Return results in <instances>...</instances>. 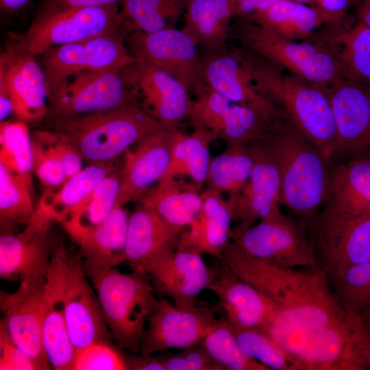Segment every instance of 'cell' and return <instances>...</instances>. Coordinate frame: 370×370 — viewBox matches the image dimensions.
<instances>
[{"instance_id":"6da1fadb","label":"cell","mask_w":370,"mask_h":370,"mask_svg":"<svg viewBox=\"0 0 370 370\" xmlns=\"http://www.w3.org/2000/svg\"><path fill=\"white\" fill-rule=\"evenodd\" d=\"M219 261L273 301L293 325L324 327L348 314L332 293L326 272L319 267L278 264L246 253L231 241Z\"/></svg>"},{"instance_id":"7a4b0ae2","label":"cell","mask_w":370,"mask_h":370,"mask_svg":"<svg viewBox=\"0 0 370 370\" xmlns=\"http://www.w3.org/2000/svg\"><path fill=\"white\" fill-rule=\"evenodd\" d=\"M260 139L280 172V205L305 230L328 201L333 162L284 112L270 123Z\"/></svg>"},{"instance_id":"3957f363","label":"cell","mask_w":370,"mask_h":370,"mask_svg":"<svg viewBox=\"0 0 370 370\" xmlns=\"http://www.w3.org/2000/svg\"><path fill=\"white\" fill-rule=\"evenodd\" d=\"M297 359L304 370L370 369V330L360 316L314 328L293 324L262 330Z\"/></svg>"},{"instance_id":"277c9868","label":"cell","mask_w":370,"mask_h":370,"mask_svg":"<svg viewBox=\"0 0 370 370\" xmlns=\"http://www.w3.org/2000/svg\"><path fill=\"white\" fill-rule=\"evenodd\" d=\"M243 52L260 89L332 162L336 130L326 90L285 73L247 48Z\"/></svg>"},{"instance_id":"5b68a950","label":"cell","mask_w":370,"mask_h":370,"mask_svg":"<svg viewBox=\"0 0 370 370\" xmlns=\"http://www.w3.org/2000/svg\"><path fill=\"white\" fill-rule=\"evenodd\" d=\"M45 118L48 130L68 141L90 164L115 160L163 126L139 103L88 114Z\"/></svg>"},{"instance_id":"8992f818","label":"cell","mask_w":370,"mask_h":370,"mask_svg":"<svg viewBox=\"0 0 370 370\" xmlns=\"http://www.w3.org/2000/svg\"><path fill=\"white\" fill-rule=\"evenodd\" d=\"M82 262L112 338L122 349L140 352L148 320L159 305L148 275L139 270L122 273L114 267Z\"/></svg>"},{"instance_id":"52a82bcc","label":"cell","mask_w":370,"mask_h":370,"mask_svg":"<svg viewBox=\"0 0 370 370\" xmlns=\"http://www.w3.org/2000/svg\"><path fill=\"white\" fill-rule=\"evenodd\" d=\"M233 36L274 66L326 90L343 78L338 51L324 33L310 40L286 38L254 21L237 17ZM230 32V33H231Z\"/></svg>"},{"instance_id":"ba28073f","label":"cell","mask_w":370,"mask_h":370,"mask_svg":"<svg viewBox=\"0 0 370 370\" xmlns=\"http://www.w3.org/2000/svg\"><path fill=\"white\" fill-rule=\"evenodd\" d=\"M136 103L134 62L123 69L79 73L49 87L47 116L88 114Z\"/></svg>"},{"instance_id":"9c48e42d","label":"cell","mask_w":370,"mask_h":370,"mask_svg":"<svg viewBox=\"0 0 370 370\" xmlns=\"http://www.w3.org/2000/svg\"><path fill=\"white\" fill-rule=\"evenodd\" d=\"M48 271L61 293L68 332L75 352L93 343L112 339L82 258L67 250L62 241H58L52 253Z\"/></svg>"},{"instance_id":"30bf717a","label":"cell","mask_w":370,"mask_h":370,"mask_svg":"<svg viewBox=\"0 0 370 370\" xmlns=\"http://www.w3.org/2000/svg\"><path fill=\"white\" fill-rule=\"evenodd\" d=\"M120 9L121 5L40 8L29 27L14 43L38 57L51 47L122 27Z\"/></svg>"},{"instance_id":"8fae6325","label":"cell","mask_w":370,"mask_h":370,"mask_svg":"<svg viewBox=\"0 0 370 370\" xmlns=\"http://www.w3.org/2000/svg\"><path fill=\"white\" fill-rule=\"evenodd\" d=\"M304 230L327 275L370 261L369 214L344 217L321 211Z\"/></svg>"},{"instance_id":"7c38bea8","label":"cell","mask_w":370,"mask_h":370,"mask_svg":"<svg viewBox=\"0 0 370 370\" xmlns=\"http://www.w3.org/2000/svg\"><path fill=\"white\" fill-rule=\"evenodd\" d=\"M122 27L77 42L51 47L38 56L48 88L79 73L119 69L134 58Z\"/></svg>"},{"instance_id":"4fadbf2b","label":"cell","mask_w":370,"mask_h":370,"mask_svg":"<svg viewBox=\"0 0 370 370\" xmlns=\"http://www.w3.org/2000/svg\"><path fill=\"white\" fill-rule=\"evenodd\" d=\"M230 236L240 249L255 257L291 267H319L306 232L281 210L249 228L232 227Z\"/></svg>"},{"instance_id":"5bb4252c","label":"cell","mask_w":370,"mask_h":370,"mask_svg":"<svg viewBox=\"0 0 370 370\" xmlns=\"http://www.w3.org/2000/svg\"><path fill=\"white\" fill-rule=\"evenodd\" d=\"M188 116L193 128L201 129L227 146L245 145L259 138L272 120L230 101L201 82Z\"/></svg>"},{"instance_id":"9a60e30c","label":"cell","mask_w":370,"mask_h":370,"mask_svg":"<svg viewBox=\"0 0 370 370\" xmlns=\"http://www.w3.org/2000/svg\"><path fill=\"white\" fill-rule=\"evenodd\" d=\"M53 219L36 208L34 216L19 233L3 232L0 236V278L19 283L45 277L59 241L52 233Z\"/></svg>"},{"instance_id":"2e32d148","label":"cell","mask_w":370,"mask_h":370,"mask_svg":"<svg viewBox=\"0 0 370 370\" xmlns=\"http://www.w3.org/2000/svg\"><path fill=\"white\" fill-rule=\"evenodd\" d=\"M326 92L336 130L332 162L370 160V86L341 78Z\"/></svg>"},{"instance_id":"e0dca14e","label":"cell","mask_w":370,"mask_h":370,"mask_svg":"<svg viewBox=\"0 0 370 370\" xmlns=\"http://www.w3.org/2000/svg\"><path fill=\"white\" fill-rule=\"evenodd\" d=\"M126 43L135 60L173 75L189 92L202 82L198 45L182 29L173 27L151 33L132 32L126 36Z\"/></svg>"},{"instance_id":"ac0fdd59","label":"cell","mask_w":370,"mask_h":370,"mask_svg":"<svg viewBox=\"0 0 370 370\" xmlns=\"http://www.w3.org/2000/svg\"><path fill=\"white\" fill-rule=\"evenodd\" d=\"M201 80L230 101L250 108L269 120L282 113L257 85L243 49L225 47L206 51L201 58Z\"/></svg>"},{"instance_id":"d6986e66","label":"cell","mask_w":370,"mask_h":370,"mask_svg":"<svg viewBox=\"0 0 370 370\" xmlns=\"http://www.w3.org/2000/svg\"><path fill=\"white\" fill-rule=\"evenodd\" d=\"M36 58L15 43L1 54L0 90L8 94L14 114L24 123L42 119L48 113L47 79Z\"/></svg>"},{"instance_id":"ffe728a7","label":"cell","mask_w":370,"mask_h":370,"mask_svg":"<svg viewBox=\"0 0 370 370\" xmlns=\"http://www.w3.org/2000/svg\"><path fill=\"white\" fill-rule=\"evenodd\" d=\"M247 145L254 158L249 179L238 194L227 199L234 227L240 230L280 211L281 179L275 160L260 138Z\"/></svg>"},{"instance_id":"44dd1931","label":"cell","mask_w":370,"mask_h":370,"mask_svg":"<svg viewBox=\"0 0 370 370\" xmlns=\"http://www.w3.org/2000/svg\"><path fill=\"white\" fill-rule=\"evenodd\" d=\"M212 310L195 306L184 309L159 296L157 310L149 317L141 342L145 355L201 343L217 323Z\"/></svg>"},{"instance_id":"7402d4cb","label":"cell","mask_w":370,"mask_h":370,"mask_svg":"<svg viewBox=\"0 0 370 370\" xmlns=\"http://www.w3.org/2000/svg\"><path fill=\"white\" fill-rule=\"evenodd\" d=\"M47 276V275H46ZM46 276L20 283L13 292L1 291V321L13 341L38 366L51 367L42 340V304Z\"/></svg>"},{"instance_id":"603a6c76","label":"cell","mask_w":370,"mask_h":370,"mask_svg":"<svg viewBox=\"0 0 370 370\" xmlns=\"http://www.w3.org/2000/svg\"><path fill=\"white\" fill-rule=\"evenodd\" d=\"M221 263L213 268L207 289L217 296L227 319L242 327L257 329L292 323L273 301Z\"/></svg>"},{"instance_id":"cb8c5ba5","label":"cell","mask_w":370,"mask_h":370,"mask_svg":"<svg viewBox=\"0 0 370 370\" xmlns=\"http://www.w3.org/2000/svg\"><path fill=\"white\" fill-rule=\"evenodd\" d=\"M201 256L176 249L151 260L143 271L159 296L169 298L180 308H191L197 306V297L208 288L213 274Z\"/></svg>"},{"instance_id":"d4e9b609","label":"cell","mask_w":370,"mask_h":370,"mask_svg":"<svg viewBox=\"0 0 370 370\" xmlns=\"http://www.w3.org/2000/svg\"><path fill=\"white\" fill-rule=\"evenodd\" d=\"M177 127L163 125L125 151L116 206L138 201L162 178L170 161Z\"/></svg>"},{"instance_id":"484cf974","label":"cell","mask_w":370,"mask_h":370,"mask_svg":"<svg viewBox=\"0 0 370 370\" xmlns=\"http://www.w3.org/2000/svg\"><path fill=\"white\" fill-rule=\"evenodd\" d=\"M140 107L164 126L179 127L188 118L189 90L168 73L134 60Z\"/></svg>"},{"instance_id":"4316f807","label":"cell","mask_w":370,"mask_h":370,"mask_svg":"<svg viewBox=\"0 0 370 370\" xmlns=\"http://www.w3.org/2000/svg\"><path fill=\"white\" fill-rule=\"evenodd\" d=\"M186 228L173 225L140 203L129 217L125 260L132 270L143 271L159 256L177 249Z\"/></svg>"},{"instance_id":"83f0119b","label":"cell","mask_w":370,"mask_h":370,"mask_svg":"<svg viewBox=\"0 0 370 370\" xmlns=\"http://www.w3.org/2000/svg\"><path fill=\"white\" fill-rule=\"evenodd\" d=\"M201 194L200 212L182 232L177 249L206 254L220 260L230 241L233 221L230 208L219 190L207 187Z\"/></svg>"},{"instance_id":"f1b7e54d","label":"cell","mask_w":370,"mask_h":370,"mask_svg":"<svg viewBox=\"0 0 370 370\" xmlns=\"http://www.w3.org/2000/svg\"><path fill=\"white\" fill-rule=\"evenodd\" d=\"M321 211L344 217L369 212L370 160L333 163L330 197Z\"/></svg>"},{"instance_id":"f546056e","label":"cell","mask_w":370,"mask_h":370,"mask_svg":"<svg viewBox=\"0 0 370 370\" xmlns=\"http://www.w3.org/2000/svg\"><path fill=\"white\" fill-rule=\"evenodd\" d=\"M343 18L324 12L314 5L281 0L247 18L286 38L310 40L317 36L314 30L321 25L337 23Z\"/></svg>"},{"instance_id":"4dcf8cb0","label":"cell","mask_w":370,"mask_h":370,"mask_svg":"<svg viewBox=\"0 0 370 370\" xmlns=\"http://www.w3.org/2000/svg\"><path fill=\"white\" fill-rule=\"evenodd\" d=\"M182 29L206 51L226 47L235 16L232 0H188Z\"/></svg>"},{"instance_id":"1f68e13d","label":"cell","mask_w":370,"mask_h":370,"mask_svg":"<svg viewBox=\"0 0 370 370\" xmlns=\"http://www.w3.org/2000/svg\"><path fill=\"white\" fill-rule=\"evenodd\" d=\"M41 332L51 367L73 370L75 350L68 332L64 304L56 280L49 271L42 298Z\"/></svg>"},{"instance_id":"d6a6232c","label":"cell","mask_w":370,"mask_h":370,"mask_svg":"<svg viewBox=\"0 0 370 370\" xmlns=\"http://www.w3.org/2000/svg\"><path fill=\"white\" fill-rule=\"evenodd\" d=\"M199 190L193 182L188 184L180 178L160 181L138 201L151 208L169 223L186 228L201 209Z\"/></svg>"},{"instance_id":"836d02e7","label":"cell","mask_w":370,"mask_h":370,"mask_svg":"<svg viewBox=\"0 0 370 370\" xmlns=\"http://www.w3.org/2000/svg\"><path fill=\"white\" fill-rule=\"evenodd\" d=\"M115 162L116 160L89 164L60 186L46 190L36 208L47 213L54 221L62 223L105 177L121 168L116 166Z\"/></svg>"},{"instance_id":"e575fe53","label":"cell","mask_w":370,"mask_h":370,"mask_svg":"<svg viewBox=\"0 0 370 370\" xmlns=\"http://www.w3.org/2000/svg\"><path fill=\"white\" fill-rule=\"evenodd\" d=\"M128 221L123 207L116 206L104 222L76 243L83 261L104 267H114L125 262Z\"/></svg>"},{"instance_id":"d590c367","label":"cell","mask_w":370,"mask_h":370,"mask_svg":"<svg viewBox=\"0 0 370 370\" xmlns=\"http://www.w3.org/2000/svg\"><path fill=\"white\" fill-rule=\"evenodd\" d=\"M214 141L207 132L193 128L190 134L175 130L170 161L160 181L188 177L200 189L206 184L211 161L210 144Z\"/></svg>"},{"instance_id":"8d00e7d4","label":"cell","mask_w":370,"mask_h":370,"mask_svg":"<svg viewBox=\"0 0 370 370\" xmlns=\"http://www.w3.org/2000/svg\"><path fill=\"white\" fill-rule=\"evenodd\" d=\"M341 21L327 25L325 33L338 51L343 78L370 84V27L357 19L346 27Z\"/></svg>"},{"instance_id":"74e56055","label":"cell","mask_w":370,"mask_h":370,"mask_svg":"<svg viewBox=\"0 0 370 370\" xmlns=\"http://www.w3.org/2000/svg\"><path fill=\"white\" fill-rule=\"evenodd\" d=\"M122 180V167L105 177L81 205L62 223L77 243L104 222L116 206Z\"/></svg>"},{"instance_id":"f35d334b","label":"cell","mask_w":370,"mask_h":370,"mask_svg":"<svg viewBox=\"0 0 370 370\" xmlns=\"http://www.w3.org/2000/svg\"><path fill=\"white\" fill-rule=\"evenodd\" d=\"M188 0H122L120 16L127 35L154 32L173 25L184 16Z\"/></svg>"},{"instance_id":"ab89813d","label":"cell","mask_w":370,"mask_h":370,"mask_svg":"<svg viewBox=\"0 0 370 370\" xmlns=\"http://www.w3.org/2000/svg\"><path fill=\"white\" fill-rule=\"evenodd\" d=\"M254 158L248 145L226 146L211 159L206 184L230 197L238 194L249 179Z\"/></svg>"},{"instance_id":"60d3db41","label":"cell","mask_w":370,"mask_h":370,"mask_svg":"<svg viewBox=\"0 0 370 370\" xmlns=\"http://www.w3.org/2000/svg\"><path fill=\"white\" fill-rule=\"evenodd\" d=\"M227 325L249 357L274 370H304L302 365L265 332L238 325L225 317Z\"/></svg>"},{"instance_id":"b9f144b4","label":"cell","mask_w":370,"mask_h":370,"mask_svg":"<svg viewBox=\"0 0 370 370\" xmlns=\"http://www.w3.org/2000/svg\"><path fill=\"white\" fill-rule=\"evenodd\" d=\"M332 293L349 314L360 316L370 310V261L328 275Z\"/></svg>"},{"instance_id":"7bdbcfd3","label":"cell","mask_w":370,"mask_h":370,"mask_svg":"<svg viewBox=\"0 0 370 370\" xmlns=\"http://www.w3.org/2000/svg\"><path fill=\"white\" fill-rule=\"evenodd\" d=\"M33 185L0 163L1 223L27 225L34 214Z\"/></svg>"},{"instance_id":"ee69618b","label":"cell","mask_w":370,"mask_h":370,"mask_svg":"<svg viewBox=\"0 0 370 370\" xmlns=\"http://www.w3.org/2000/svg\"><path fill=\"white\" fill-rule=\"evenodd\" d=\"M0 163L32 185V140L25 123L1 122Z\"/></svg>"},{"instance_id":"f6af8a7d","label":"cell","mask_w":370,"mask_h":370,"mask_svg":"<svg viewBox=\"0 0 370 370\" xmlns=\"http://www.w3.org/2000/svg\"><path fill=\"white\" fill-rule=\"evenodd\" d=\"M201 344L225 370H270L244 353L224 317L218 319Z\"/></svg>"},{"instance_id":"bcb514c9","label":"cell","mask_w":370,"mask_h":370,"mask_svg":"<svg viewBox=\"0 0 370 370\" xmlns=\"http://www.w3.org/2000/svg\"><path fill=\"white\" fill-rule=\"evenodd\" d=\"M31 140L33 173L46 190L60 186L65 182L63 166L46 130L34 132Z\"/></svg>"},{"instance_id":"7dc6e473","label":"cell","mask_w":370,"mask_h":370,"mask_svg":"<svg viewBox=\"0 0 370 370\" xmlns=\"http://www.w3.org/2000/svg\"><path fill=\"white\" fill-rule=\"evenodd\" d=\"M128 369L125 356L108 341L93 343L75 352L73 370Z\"/></svg>"},{"instance_id":"c3c4849f","label":"cell","mask_w":370,"mask_h":370,"mask_svg":"<svg viewBox=\"0 0 370 370\" xmlns=\"http://www.w3.org/2000/svg\"><path fill=\"white\" fill-rule=\"evenodd\" d=\"M0 369L40 370L37 364L13 341L2 321L0 324Z\"/></svg>"},{"instance_id":"681fc988","label":"cell","mask_w":370,"mask_h":370,"mask_svg":"<svg viewBox=\"0 0 370 370\" xmlns=\"http://www.w3.org/2000/svg\"><path fill=\"white\" fill-rule=\"evenodd\" d=\"M190 370H225L214 360L201 343L183 349L181 352Z\"/></svg>"},{"instance_id":"f907efd6","label":"cell","mask_w":370,"mask_h":370,"mask_svg":"<svg viewBox=\"0 0 370 370\" xmlns=\"http://www.w3.org/2000/svg\"><path fill=\"white\" fill-rule=\"evenodd\" d=\"M122 0H43L41 8H91L121 5Z\"/></svg>"},{"instance_id":"816d5d0a","label":"cell","mask_w":370,"mask_h":370,"mask_svg":"<svg viewBox=\"0 0 370 370\" xmlns=\"http://www.w3.org/2000/svg\"><path fill=\"white\" fill-rule=\"evenodd\" d=\"M128 369L133 370H166L164 363L160 358L151 357L140 353L138 356L126 357Z\"/></svg>"},{"instance_id":"f5cc1de1","label":"cell","mask_w":370,"mask_h":370,"mask_svg":"<svg viewBox=\"0 0 370 370\" xmlns=\"http://www.w3.org/2000/svg\"><path fill=\"white\" fill-rule=\"evenodd\" d=\"M353 0H312V5L328 14L343 18Z\"/></svg>"},{"instance_id":"db71d44e","label":"cell","mask_w":370,"mask_h":370,"mask_svg":"<svg viewBox=\"0 0 370 370\" xmlns=\"http://www.w3.org/2000/svg\"><path fill=\"white\" fill-rule=\"evenodd\" d=\"M235 16L249 18L258 12V0H232Z\"/></svg>"},{"instance_id":"11a10c76","label":"cell","mask_w":370,"mask_h":370,"mask_svg":"<svg viewBox=\"0 0 370 370\" xmlns=\"http://www.w3.org/2000/svg\"><path fill=\"white\" fill-rule=\"evenodd\" d=\"M161 359L166 370H190L188 362L181 352L169 354Z\"/></svg>"},{"instance_id":"9f6ffc18","label":"cell","mask_w":370,"mask_h":370,"mask_svg":"<svg viewBox=\"0 0 370 370\" xmlns=\"http://www.w3.org/2000/svg\"><path fill=\"white\" fill-rule=\"evenodd\" d=\"M33 0H0L1 12L13 14L27 8Z\"/></svg>"},{"instance_id":"6f0895ef","label":"cell","mask_w":370,"mask_h":370,"mask_svg":"<svg viewBox=\"0 0 370 370\" xmlns=\"http://www.w3.org/2000/svg\"><path fill=\"white\" fill-rule=\"evenodd\" d=\"M352 5L357 19L370 27V0H353Z\"/></svg>"},{"instance_id":"680465c9","label":"cell","mask_w":370,"mask_h":370,"mask_svg":"<svg viewBox=\"0 0 370 370\" xmlns=\"http://www.w3.org/2000/svg\"><path fill=\"white\" fill-rule=\"evenodd\" d=\"M12 114H14V107L12 102L6 92L0 90L1 122L5 121V119H7V117H8Z\"/></svg>"},{"instance_id":"91938a15","label":"cell","mask_w":370,"mask_h":370,"mask_svg":"<svg viewBox=\"0 0 370 370\" xmlns=\"http://www.w3.org/2000/svg\"><path fill=\"white\" fill-rule=\"evenodd\" d=\"M295 1H297V2H300V3H312V0H294Z\"/></svg>"},{"instance_id":"94428289","label":"cell","mask_w":370,"mask_h":370,"mask_svg":"<svg viewBox=\"0 0 370 370\" xmlns=\"http://www.w3.org/2000/svg\"><path fill=\"white\" fill-rule=\"evenodd\" d=\"M367 85H368V86H370V84H367Z\"/></svg>"},{"instance_id":"6125c7cd","label":"cell","mask_w":370,"mask_h":370,"mask_svg":"<svg viewBox=\"0 0 370 370\" xmlns=\"http://www.w3.org/2000/svg\"><path fill=\"white\" fill-rule=\"evenodd\" d=\"M368 214H370V211H369V212Z\"/></svg>"}]
</instances>
